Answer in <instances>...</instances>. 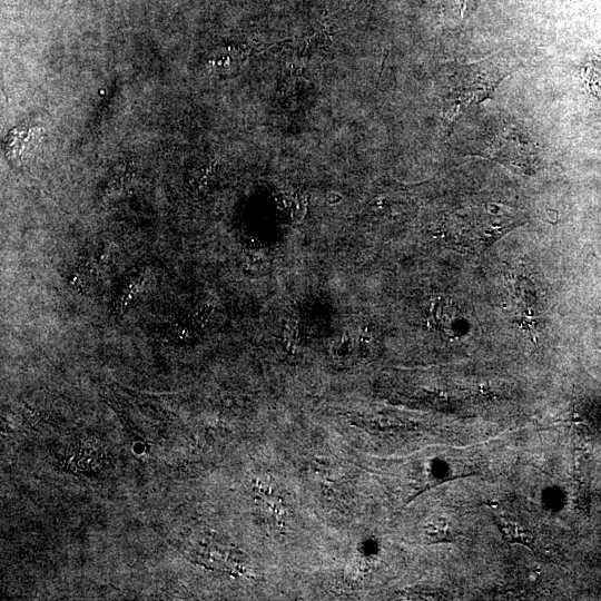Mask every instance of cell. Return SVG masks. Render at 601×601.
I'll list each match as a JSON object with an SVG mask.
<instances>
[{
	"label": "cell",
	"mask_w": 601,
	"mask_h": 601,
	"mask_svg": "<svg viewBox=\"0 0 601 601\" xmlns=\"http://www.w3.org/2000/svg\"><path fill=\"white\" fill-rule=\"evenodd\" d=\"M368 424L370 425L367 426H371L372 428H378L382 431L401 430V428H407L408 426L407 423L401 420L393 418V417H382V416L373 417L368 420Z\"/></svg>",
	"instance_id": "5b68a950"
},
{
	"label": "cell",
	"mask_w": 601,
	"mask_h": 601,
	"mask_svg": "<svg viewBox=\"0 0 601 601\" xmlns=\"http://www.w3.org/2000/svg\"><path fill=\"white\" fill-rule=\"evenodd\" d=\"M497 526L503 534L504 539L510 543H520L526 546H531V543L533 542V538L531 534L521 529L518 524L514 522L500 516L497 519Z\"/></svg>",
	"instance_id": "3957f363"
},
{
	"label": "cell",
	"mask_w": 601,
	"mask_h": 601,
	"mask_svg": "<svg viewBox=\"0 0 601 601\" xmlns=\"http://www.w3.org/2000/svg\"><path fill=\"white\" fill-rule=\"evenodd\" d=\"M487 157L514 171L532 175L535 171L538 149L535 145L514 128H506L490 145Z\"/></svg>",
	"instance_id": "7a4b0ae2"
},
{
	"label": "cell",
	"mask_w": 601,
	"mask_h": 601,
	"mask_svg": "<svg viewBox=\"0 0 601 601\" xmlns=\"http://www.w3.org/2000/svg\"><path fill=\"white\" fill-rule=\"evenodd\" d=\"M470 1H472V0H459L462 14H463V11H464L465 7L467 6V3Z\"/></svg>",
	"instance_id": "8992f818"
},
{
	"label": "cell",
	"mask_w": 601,
	"mask_h": 601,
	"mask_svg": "<svg viewBox=\"0 0 601 601\" xmlns=\"http://www.w3.org/2000/svg\"><path fill=\"white\" fill-rule=\"evenodd\" d=\"M500 55L473 63L453 65L443 106L447 122L453 125L467 108L491 98L499 83L514 70Z\"/></svg>",
	"instance_id": "6da1fadb"
},
{
	"label": "cell",
	"mask_w": 601,
	"mask_h": 601,
	"mask_svg": "<svg viewBox=\"0 0 601 601\" xmlns=\"http://www.w3.org/2000/svg\"><path fill=\"white\" fill-rule=\"evenodd\" d=\"M450 535L449 523L444 518H434L424 526V536L428 543L450 542Z\"/></svg>",
	"instance_id": "277c9868"
}]
</instances>
